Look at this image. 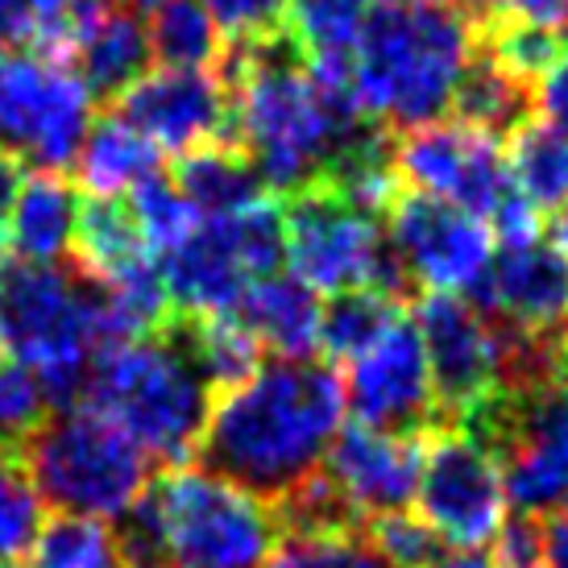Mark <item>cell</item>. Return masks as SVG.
<instances>
[{
  "mask_svg": "<svg viewBox=\"0 0 568 568\" xmlns=\"http://www.w3.org/2000/svg\"><path fill=\"white\" fill-rule=\"evenodd\" d=\"M395 171L403 187L440 195L448 204L474 212L477 221H489L494 207L515 191L506 145L460 121H427L403 129L395 138Z\"/></svg>",
  "mask_w": 568,
  "mask_h": 568,
  "instance_id": "cell-9",
  "label": "cell"
},
{
  "mask_svg": "<svg viewBox=\"0 0 568 568\" xmlns=\"http://www.w3.org/2000/svg\"><path fill=\"white\" fill-rule=\"evenodd\" d=\"M436 568H494V560H489V552H481V548H460V552H448Z\"/></svg>",
  "mask_w": 568,
  "mask_h": 568,
  "instance_id": "cell-43",
  "label": "cell"
},
{
  "mask_svg": "<svg viewBox=\"0 0 568 568\" xmlns=\"http://www.w3.org/2000/svg\"><path fill=\"white\" fill-rule=\"evenodd\" d=\"M42 498L13 453H0V560L17 565L42 527Z\"/></svg>",
  "mask_w": 568,
  "mask_h": 568,
  "instance_id": "cell-34",
  "label": "cell"
},
{
  "mask_svg": "<svg viewBox=\"0 0 568 568\" xmlns=\"http://www.w3.org/2000/svg\"><path fill=\"white\" fill-rule=\"evenodd\" d=\"M71 245H75L71 257L80 266L95 270V274H112L116 266L150 253L125 195H88L80 204V221H75V241Z\"/></svg>",
  "mask_w": 568,
  "mask_h": 568,
  "instance_id": "cell-26",
  "label": "cell"
},
{
  "mask_svg": "<svg viewBox=\"0 0 568 568\" xmlns=\"http://www.w3.org/2000/svg\"><path fill=\"white\" fill-rule=\"evenodd\" d=\"M207 17L229 38H257V33L283 30L286 0H204Z\"/></svg>",
  "mask_w": 568,
  "mask_h": 568,
  "instance_id": "cell-38",
  "label": "cell"
},
{
  "mask_svg": "<svg viewBox=\"0 0 568 568\" xmlns=\"http://www.w3.org/2000/svg\"><path fill=\"white\" fill-rule=\"evenodd\" d=\"M50 415L47 390L30 365L4 362L0 365V440L13 453L17 440H26L33 427Z\"/></svg>",
  "mask_w": 568,
  "mask_h": 568,
  "instance_id": "cell-36",
  "label": "cell"
},
{
  "mask_svg": "<svg viewBox=\"0 0 568 568\" xmlns=\"http://www.w3.org/2000/svg\"><path fill=\"white\" fill-rule=\"evenodd\" d=\"M407 316V307L395 303L390 295H382L374 286H348L336 291L328 307H320V328H316V348L324 353L328 365H353L362 353L378 345L390 332V324Z\"/></svg>",
  "mask_w": 568,
  "mask_h": 568,
  "instance_id": "cell-23",
  "label": "cell"
},
{
  "mask_svg": "<svg viewBox=\"0 0 568 568\" xmlns=\"http://www.w3.org/2000/svg\"><path fill=\"white\" fill-rule=\"evenodd\" d=\"M552 241L568 253V204L560 212H552Z\"/></svg>",
  "mask_w": 568,
  "mask_h": 568,
  "instance_id": "cell-46",
  "label": "cell"
},
{
  "mask_svg": "<svg viewBox=\"0 0 568 568\" xmlns=\"http://www.w3.org/2000/svg\"><path fill=\"white\" fill-rule=\"evenodd\" d=\"M162 166V150L145 133L125 125L116 112H100L83 133L75 154V174L92 195H121L138 179Z\"/></svg>",
  "mask_w": 568,
  "mask_h": 568,
  "instance_id": "cell-22",
  "label": "cell"
},
{
  "mask_svg": "<svg viewBox=\"0 0 568 568\" xmlns=\"http://www.w3.org/2000/svg\"><path fill=\"white\" fill-rule=\"evenodd\" d=\"M565 515H568V503H565Z\"/></svg>",
  "mask_w": 568,
  "mask_h": 568,
  "instance_id": "cell-51",
  "label": "cell"
},
{
  "mask_svg": "<svg viewBox=\"0 0 568 568\" xmlns=\"http://www.w3.org/2000/svg\"><path fill=\"white\" fill-rule=\"evenodd\" d=\"M415 328L424 341L427 374L440 424H457L498 390V348L486 320L453 291H424L415 300Z\"/></svg>",
  "mask_w": 568,
  "mask_h": 568,
  "instance_id": "cell-13",
  "label": "cell"
},
{
  "mask_svg": "<svg viewBox=\"0 0 568 568\" xmlns=\"http://www.w3.org/2000/svg\"><path fill=\"white\" fill-rule=\"evenodd\" d=\"M80 191L63 171H33L17 191L9 241L30 262H63L75 241Z\"/></svg>",
  "mask_w": 568,
  "mask_h": 568,
  "instance_id": "cell-21",
  "label": "cell"
},
{
  "mask_svg": "<svg viewBox=\"0 0 568 568\" xmlns=\"http://www.w3.org/2000/svg\"><path fill=\"white\" fill-rule=\"evenodd\" d=\"M345 407L365 427L390 436H424L440 424L432 374H427L424 341L415 320H398L378 345L353 362L345 382Z\"/></svg>",
  "mask_w": 568,
  "mask_h": 568,
  "instance_id": "cell-12",
  "label": "cell"
},
{
  "mask_svg": "<svg viewBox=\"0 0 568 568\" xmlns=\"http://www.w3.org/2000/svg\"><path fill=\"white\" fill-rule=\"evenodd\" d=\"M278 207H283L286 257L300 283L324 295L374 283L382 253L390 245L378 212L357 207L328 183L278 195Z\"/></svg>",
  "mask_w": 568,
  "mask_h": 568,
  "instance_id": "cell-7",
  "label": "cell"
},
{
  "mask_svg": "<svg viewBox=\"0 0 568 568\" xmlns=\"http://www.w3.org/2000/svg\"><path fill=\"white\" fill-rule=\"evenodd\" d=\"M154 63L150 54V33L138 13H125L112 4L109 13H100L88 30L71 42L67 67L80 75L83 92L92 95V104H112L133 80H142Z\"/></svg>",
  "mask_w": 568,
  "mask_h": 568,
  "instance_id": "cell-17",
  "label": "cell"
},
{
  "mask_svg": "<svg viewBox=\"0 0 568 568\" xmlns=\"http://www.w3.org/2000/svg\"><path fill=\"white\" fill-rule=\"evenodd\" d=\"M9 257V229H0V262Z\"/></svg>",
  "mask_w": 568,
  "mask_h": 568,
  "instance_id": "cell-47",
  "label": "cell"
},
{
  "mask_svg": "<svg viewBox=\"0 0 568 568\" xmlns=\"http://www.w3.org/2000/svg\"><path fill=\"white\" fill-rule=\"evenodd\" d=\"M419 453H424V436H390L353 419L332 436L320 465L345 489L348 503L369 519L386 510H407L419 481Z\"/></svg>",
  "mask_w": 568,
  "mask_h": 568,
  "instance_id": "cell-15",
  "label": "cell"
},
{
  "mask_svg": "<svg viewBox=\"0 0 568 568\" xmlns=\"http://www.w3.org/2000/svg\"><path fill=\"white\" fill-rule=\"evenodd\" d=\"M262 568H386L365 531L348 536H278Z\"/></svg>",
  "mask_w": 568,
  "mask_h": 568,
  "instance_id": "cell-35",
  "label": "cell"
},
{
  "mask_svg": "<svg viewBox=\"0 0 568 568\" xmlns=\"http://www.w3.org/2000/svg\"><path fill=\"white\" fill-rule=\"evenodd\" d=\"M171 179L183 191V200L204 216H229V212L266 200V183L253 171L250 154L241 145H191L183 154H174Z\"/></svg>",
  "mask_w": 568,
  "mask_h": 568,
  "instance_id": "cell-19",
  "label": "cell"
},
{
  "mask_svg": "<svg viewBox=\"0 0 568 568\" xmlns=\"http://www.w3.org/2000/svg\"><path fill=\"white\" fill-rule=\"evenodd\" d=\"M150 486L179 568H262L278 544L270 503L207 469H159Z\"/></svg>",
  "mask_w": 568,
  "mask_h": 568,
  "instance_id": "cell-5",
  "label": "cell"
},
{
  "mask_svg": "<svg viewBox=\"0 0 568 568\" xmlns=\"http://www.w3.org/2000/svg\"><path fill=\"white\" fill-rule=\"evenodd\" d=\"M125 125L145 133L166 154H183L191 145L224 142L237 145V116H233V92L221 75L207 71H145L109 104Z\"/></svg>",
  "mask_w": 568,
  "mask_h": 568,
  "instance_id": "cell-11",
  "label": "cell"
},
{
  "mask_svg": "<svg viewBox=\"0 0 568 568\" xmlns=\"http://www.w3.org/2000/svg\"><path fill=\"white\" fill-rule=\"evenodd\" d=\"M92 125L80 75L42 50H0V142L38 171H71Z\"/></svg>",
  "mask_w": 568,
  "mask_h": 568,
  "instance_id": "cell-6",
  "label": "cell"
},
{
  "mask_svg": "<svg viewBox=\"0 0 568 568\" xmlns=\"http://www.w3.org/2000/svg\"><path fill=\"white\" fill-rule=\"evenodd\" d=\"M436 4H457V9H465V13L474 17V26L503 9V0H436Z\"/></svg>",
  "mask_w": 568,
  "mask_h": 568,
  "instance_id": "cell-44",
  "label": "cell"
},
{
  "mask_svg": "<svg viewBox=\"0 0 568 568\" xmlns=\"http://www.w3.org/2000/svg\"><path fill=\"white\" fill-rule=\"evenodd\" d=\"M4 353H9V345H4V332H0V365H4Z\"/></svg>",
  "mask_w": 568,
  "mask_h": 568,
  "instance_id": "cell-49",
  "label": "cell"
},
{
  "mask_svg": "<svg viewBox=\"0 0 568 568\" xmlns=\"http://www.w3.org/2000/svg\"><path fill=\"white\" fill-rule=\"evenodd\" d=\"M345 419V378L316 357H274L250 378L212 398L204 436L195 444L200 469L274 503L320 469Z\"/></svg>",
  "mask_w": 568,
  "mask_h": 568,
  "instance_id": "cell-1",
  "label": "cell"
},
{
  "mask_svg": "<svg viewBox=\"0 0 568 568\" xmlns=\"http://www.w3.org/2000/svg\"><path fill=\"white\" fill-rule=\"evenodd\" d=\"M216 390L195 369L171 324L129 345H116L92 362V390L83 407L104 410L129 432L150 465L179 469L195 460Z\"/></svg>",
  "mask_w": 568,
  "mask_h": 568,
  "instance_id": "cell-3",
  "label": "cell"
},
{
  "mask_svg": "<svg viewBox=\"0 0 568 568\" xmlns=\"http://www.w3.org/2000/svg\"><path fill=\"white\" fill-rule=\"evenodd\" d=\"M229 316L245 324L257 336V345L274 348L278 357H312L316 353L320 300L300 278H286V274L257 278Z\"/></svg>",
  "mask_w": 568,
  "mask_h": 568,
  "instance_id": "cell-18",
  "label": "cell"
},
{
  "mask_svg": "<svg viewBox=\"0 0 568 568\" xmlns=\"http://www.w3.org/2000/svg\"><path fill=\"white\" fill-rule=\"evenodd\" d=\"M560 345H565V362H568V320L560 324Z\"/></svg>",
  "mask_w": 568,
  "mask_h": 568,
  "instance_id": "cell-48",
  "label": "cell"
},
{
  "mask_svg": "<svg viewBox=\"0 0 568 568\" xmlns=\"http://www.w3.org/2000/svg\"><path fill=\"white\" fill-rule=\"evenodd\" d=\"M453 121L469 129H481L489 138L506 142L519 125L536 116V83L510 75L503 63H494L486 50L474 47L469 63L460 71L457 88H453Z\"/></svg>",
  "mask_w": 568,
  "mask_h": 568,
  "instance_id": "cell-20",
  "label": "cell"
},
{
  "mask_svg": "<svg viewBox=\"0 0 568 568\" xmlns=\"http://www.w3.org/2000/svg\"><path fill=\"white\" fill-rule=\"evenodd\" d=\"M474 47V17L457 4H374L353 47V88L362 109L395 133L440 121Z\"/></svg>",
  "mask_w": 568,
  "mask_h": 568,
  "instance_id": "cell-2",
  "label": "cell"
},
{
  "mask_svg": "<svg viewBox=\"0 0 568 568\" xmlns=\"http://www.w3.org/2000/svg\"><path fill=\"white\" fill-rule=\"evenodd\" d=\"M362 531L369 539V548L386 560V568H436L444 556L453 552L432 523L415 519L407 510L369 515Z\"/></svg>",
  "mask_w": 568,
  "mask_h": 568,
  "instance_id": "cell-32",
  "label": "cell"
},
{
  "mask_svg": "<svg viewBox=\"0 0 568 568\" xmlns=\"http://www.w3.org/2000/svg\"><path fill=\"white\" fill-rule=\"evenodd\" d=\"M71 38L63 0H0V50L30 47L67 63Z\"/></svg>",
  "mask_w": 568,
  "mask_h": 568,
  "instance_id": "cell-33",
  "label": "cell"
},
{
  "mask_svg": "<svg viewBox=\"0 0 568 568\" xmlns=\"http://www.w3.org/2000/svg\"><path fill=\"white\" fill-rule=\"evenodd\" d=\"M544 556H548V568H568V515L565 510L544 515Z\"/></svg>",
  "mask_w": 568,
  "mask_h": 568,
  "instance_id": "cell-42",
  "label": "cell"
},
{
  "mask_svg": "<svg viewBox=\"0 0 568 568\" xmlns=\"http://www.w3.org/2000/svg\"><path fill=\"white\" fill-rule=\"evenodd\" d=\"M21 183H26V159L9 145H0V229H9Z\"/></svg>",
  "mask_w": 568,
  "mask_h": 568,
  "instance_id": "cell-40",
  "label": "cell"
},
{
  "mask_svg": "<svg viewBox=\"0 0 568 568\" xmlns=\"http://www.w3.org/2000/svg\"><path fill=\"white\" fill-rule=\"evenodd\" d=\"M26 568H116L112 527L83 515H59L38 527Z\"/></svg>",
  "mask_w": 568,
  "mask_h": 568,
  "instance_id": "cell-30",
  "label": "cell"
},
{
  "mask_svg": "<svg viewBox=\"0 0 568 568\" xmlns=\"http://www.w3.org/2000/svg\"><path fill=\"white\" fill-rule=\"evenodd\" d=\"M494 568H548L544 556V519L536 515H510L494 531Z\"/></svg>",
  "mask_w": 568,
  "mask_h": 568,
  "instance_id": "cell-37",
  "label": "cell"
},
{
  "mask_svg": "<svg viewBox=\"0 0 568 568\" xmlns=\"http://www.w3.org/2000/svg\"><path fill=\"white\" fill-rule=\"evenodd\" d=\"M382 224L419 291H465L489 262V229L440 195L398 187Z\"/></svg>",
  "mask_w": 568,
  "mask_h": 568,
  "instance_id": "cell-10",
  "label": "cell"
},
{
  "mask_svg": "<svg viewBox=\"0 0 568 568\" xmlns=\"http://www.w3.org/2000/svg\"><path fill=\"white\" fill-rule=\"evenodd\" d=\"M419 510L448 548H486L506 519L503 469L457 424L424 432L419 453Z\"/></svg>",
  "mask_w": 568,
  "mask_h": 568,
  "instance_id": "cell-8",
  "label": "cell"
},
{
  "mask_svg": "<svg viewBox=\"0 0 568 568\" xmlns=\"http://www.w3.org/2000/svg\"><path fill=\"white\" fill-rule=\"evenodd\" d=\"M13 457L30 474L38 498L63 515L116 519L145 486L150 457L129 440V432L95 407L50 410Z\"/></svg>",
  "mask_w": 568,
  "mask_h": 568,
  "instance_id": "cell-4",
  "label": "cell"
},
{
  "mask_svg": "<svg viewBox=\"0 0 568 568\" xmlns=\"http://www.w3.org/2000/svg\"><path fill=\"white\" fill-rule=\"evenodd\" d=\"M378 0H286L283 30L303 47L307 59L353 54L365 17Z\"/></svg>",
  "mask_w": 568,
  "mask_h": 568,
  "instance_id": "cell-29",
  "label": "cell"
},
{
  "mask_svg": "<svg viewBox=\"0 0 568 568\" xmlns=\"http://www.w3.org/2000/svg\"><path fill=\"white\" fill-rule=\"evenodd\" d=\"M536 109H544L548 116V125L560 133L568 142V54L560 63L539 80V92H536Z\"/></svg>",
  "mask_w": 568,
  "mask_h": 568,
  "instance_id": "cell-39",
  "label": "cell"
},
{
  "mask_svg": "<svg viewBox=\"0 0 568 568\" xmlns=\"http://www.w3.org/2000/svg\"><path fill=\"white\" fill-rule=\"evenodd\" d=\"M159 274L171 307L183 316H229L253 283L224 216L191 224L171 250H162Z\"/></svg>",
  "mask_w": 568,
  "mask_h": 568,
  "instance_id": "cell-16",
  "label": "cell"
},
{
  "mask_svg": "<svg viewBox=\"0 0 568 568\" xmlns=\"http://www.w3.org/2000/svg\"><path fill=\"white\" fill-rule=\"evenodd\" d=\"M116 9H125V13H138V17H145V13H159L166 0H112Z\"/></svg>",
  "mask_w": 568,
  "mask_h": 568,
  "instance_id": "cell-45",
  "label": "cell"
},
{
  "mask_svg": "<svg viewBox=\"0 0 568 568\" xmlns=\"http://www.w3.org/2000/svg\"><path fill=\"white\" fill-rule=\"evenodd\" d=\"M510 183L536 212H560L568 204V142L544 121H527L506 138Z\"/></svg>",
  "mask_w": 568,
  "mask_h": 568,
  "instance_id": "cell-24",
  "label": "cell"
},
{
  "mask_svg": "<svg viewBox=\"0 0 568 568\" xmlns=\"http://www.w3.org/2000/svg\"><path fill=\"white\" fill-rule=\"evenodd\" d=\"M477 47L486 50L494 63H503L510 75L536 83L568 54V33L498 9L486 21H477Z\"/></svg>",
  "mask_w": 568,
  "mask_h": 568,
  "instance_id": "cell-25",
  "label": "cell"
},
{
  "mask_svg": "<svg viewBox=\"0 0 568 568\" xmlns=\"http://www.w3.org/2000/svg\"><path fill=\"white\" fill-rule=\"evenodd\" d=\"M270 510L278 523V536H348L365 527V515L348 503L345 489L332 481L324 465L278 494Z\"/></svg>",
  "mask_w": 568,
  "mask_h": 568,
  "instance_id": "cell-27",
  "label": "cell"
},
{
  "mask_svg": "<svg viewBox=\"0 0 568 568\" xmlns=\"http://www.w3.org/2000/svg\"><path fill=\"white\" fill-rule=\"evenodd\" d=\"M506 13L539 21V26H552V30L568 33V0H503Z\"/></svg>",
  "mask_w": 568,
  "mask_h": 568,
  "instance_id": "cell-41",
  "label": "cell"
},
{
  "mask_svg": "<svg viewBox=\"0 0 568 568\" xmlns=\"http://www.w3.org/2000/svg\"><path fill=\"white\" fill-rule=\"evenodd\" d=\"M129 207H133V221L142 229L145 237V250H171L174 241L187 233L191 224H195V207L183 200V191L174 187L171 171H150L145 179H138L133 187H129Z\"/></svg>",
  "mask_w": 568,
  "mask_h": 568,
  "instance_id": "cell-31",
  "label": "cell"
},
{
  "mask_svg": "<svg viewBox=\"0 0 568 568\" xmlns=\"http://www.w3.org/2000/svg\"><path fill=\"white\" fill-rule=\"evenodd\" d=\"M150 54L171 71H207L224 50V33L200 0H166L150 13Z\"/></svg>",
  "mask_w": 568,
  "mask_h": 568,
  "instance_id": "cell-28",
  "label": "cell"
},
{
  "mask_svg": "<svg viewBox=\"0 0 568 568\" xmlns=\"http://www.w3.org/2000/svg\"><path fill=\"white\" fill-rule=\"evenodd\" d=\"M0 453H9V448H4V440H0Z\"/></svg>",
  "mask_w": 568,
  "mask_h": 568,
  "instance_id": "cell-50",
  "label": "cell"
},
{
  "mask_svg": "<svg viewBox=\"0 0 568 568\" xmlns=\"http://www.w3.org/2000/svg\"><path fill=\"white\" fill-rule=\"evenodd\" d=\"M481 320H510L523 328H560L568 320V253L552 237L503 245L465 286Z\"/></svg>",
  "mask_w": 568,
  "mask_h": 568,
  "instance_id": "cell-14",
  "label": "cell"
}]
</instances>
